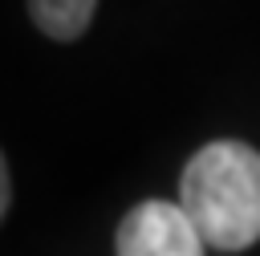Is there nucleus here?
<instances>
[{
	"mask_svg": "<svg viewBox=\"0 0 260 256\" xmlns=\"http://www.w3.org/2000/svg\"><path fill=\"white\" fill-rule=\"evenodd\" d=\"M179 207L207 248L244 252L260 240V150L248 142H207L183 171Z\"/></svg>",
	"mask_w": 260,
	"mask_h": 256,
	"instance_id": "1",
	"label": "nucleus"
},
{
	"mask_svg": "<svg viewBox=\"0 0 260 256\" xmlns=\"http://www.w3.org/2000/svg\"><path fill=\"white\" fill-rule=\"evenodd\" d=\"M118 256H207V240L179 203L146 199L118 228Z\"/></svg>",
	"mask_w": 260,
	"mask_h": 256,
	"instance_id": "2",
	"label": "nucleus"
},
{
	"mask_svg": "<svg viewBox=\"0 0 260 256\" xmlns=\"http://www.w3.org/2000/svg\"><path fill=\"white\" fill-rule=\"evenodd\" d=\"M28 8L41 33H49L53 41H73L89 28L98 0H28Z\"/></svg>",
	"mask_w": 260,
	"mask_h": 256,
	"instance_id": "3",
	"label": "nucleus"
}]
</instances>
